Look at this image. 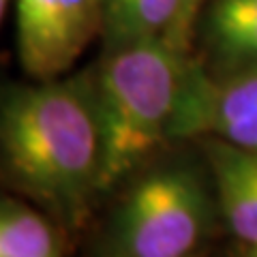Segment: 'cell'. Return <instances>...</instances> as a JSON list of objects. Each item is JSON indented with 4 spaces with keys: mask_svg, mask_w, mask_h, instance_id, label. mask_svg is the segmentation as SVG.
I'll return each mask as SVG.
<instances>
[{
    "mask_svg": "<svg viewBox=\"0 0 257 257\" xmlns=\"http://www.w3.org/2000/svg\"><path fill=\"white\" fill-rule=\"evenodd\" d=\"M0 257H64L47 216L15 199H0Z\"/></svg>",
    "mask_w": 257,
    "mask_h": 257,
    "instance_id": "cell-9",
    "label": "cell"
},
{
    "mask_svg": "<svg viewBox=\"0 0 257 257\" xmlns=\"http://www.w3.org/2000/svg\"><path fill=\"white\" fill-rule=\"evenodd\" d=\"M193 60L163 39L107 50L92 92L101 131V193L114 189L176 133Z\"/></svg>",
    "mask_w": 257,
    "mask_h": 257,
    "instance_id": "cell-2",
    "label": "cell"
},
{
    "mask_svg": "<svg viewBox=\"0 0 257 257\" xmlns=\"http://www.w3.org/2000/svg\"><path fill=\"white\" fill-rule=\"evenodd\" d=\"M204 133L257 152V67L234 71L223 82H214L193 62L174 138Z\"/></svg>",
    "mask_w": 257,
    "mask_h": 257,
    "instance_id": "cell-5",
    "label": "cell"
},
{
    "mask_svg": "<svg viewBox=\"0 0 257 257\" xmlns=\"http://www.w3.org/2000/svg\"><path fill=\"white\" fill-rule=\"evenodd\" d=\"M15 24L26 75L56 79L103 32V0H15Z\"/></svg>",
    "mask_w": 257,
    "mask_h": 257,
    "instance_id": "cell-4",
    "label": "cell"
},
{
    "mask_svg": "<svg viewBox=\"0 0 257 257\" xmlns=\"http://www.w3.org/2000/svg\"><path fill=\"white\" fill-rule=\"evenodd\" d=\"M206 0H178V22H176L170 45L180 54H189L191 39L195 35V22Z\"/></svg>",
    "mask_w": 257,
    "mask_h": 257,
    "instance_id": "cell-10",
    "label": "cell"
},
{
    "mask_svg": "<svg viewBox=\"0 0 257 257\" xmlns=\"http://www.w3.org/2000/svg\"><path fill=\"white\" fill-rule=\"evenodd\" d=\"M3 174L56 219L77 227L101 193V131L90 73L0 94Z\"/></svg>",
    "mask_w": 257,
    "mask_h": 257,
    "instance_id": "cell-1",
    "label": "cell"
},
{
    "mask_svg": "<svg viewBox=\"0 0 257 257\" xmlns=\"http://www.w3.org/2000/svg\"><path fill=\"white\" fill-rule=\"evenodd\" d=\"M176 22L178 0H103L105 52L152 39L170 43Z\"/></svg>",
    "mask_w": 257,
    "mask_h": 257,
    "instance_id": "cell-8",
    "label": "cell"
},
{
    "mask_svg": "<svg viewBox=\"0 0 257 257\" xmlns=\"http://www.w3.org/2000/svg\"><path fill=\"white\" fill-rule=\"evenodd\" d=\"M210 159L225 221L257 251V152L219 140L210 146Z\"/></svg>",
    "mask_w": 257,
    "mask_h": 257,
    "instance_id": "cell-6",
    "label": "cell"
},
{
    "mask_svg": "<svg viewBox=\"0 0 257 257\" xmlns=\"http://www.w3.org/2000/svg\"><path fill=\"white\" fill-rule=\"evenodd\" d=\"M204 32L225 67L234 71L257 67V0H210Z\"/></svg>",
    "mask_w": 257,
    "mask_h": 257,
    "instance_id": "cell-7",
    "label": "cell"
},
{
    "mask_svg": "<svg viewBox=\"0 0 257 257\" xmlns=\"http://www.w3.org/2000/svg\"><path fill=\"white\" fill-rule=\"evenodd\" d=\"M7 7H9V0H0V24H3V18L7 13Z\"/></svg>",
    "mask_w": 257,
    "mask_h": 257,
    "instance_id": "cell-11",
    "label": "cell"
},
{
    "mask_svg": "<svg viewBox=\"0 0 257 257\" xmlns=\"http://www.w3.org/2000/svg\"><path fill=\"white\" fill-rule=\"evenodd\" d=\"M208 223V197L187 167H161L133 184L114 221L118 257H189Z\"/></svg>",
    "mask_w": 257,
    "mask_h": 257,
    "instance_id": "cell-3",
    "label": "cell"
}]
</instances>
